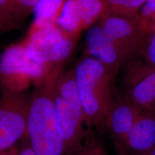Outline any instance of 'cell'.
Here are the masks:
<instances>
[{"label": "cell", "instance_id": "1", "mask_svg": "<svg viewBox=\"0 0 155 155\" xmlns=\"http://www.w3.org/2000/svg\"><path fill=\"white\" fill-rule=\"evenodd\" d=\"M74 71L88 128L106 130V120L116 96V77L101 63L86 55L77 63Z\"/></svg>", "mask_w": 155, "mask_h": 155}, {"label": "cell", "instance_id": "2", "mask_svg": "<svg viewBox=\"0 0 155 155\" xmlns=\"http://www.w3.org/2000/svg\"><path fill=\"white\" fill-rule=\"evenodd\" d=\"M62 69L35 87L30 96L27 137L34 155H67L66 143L56 119L53 98L55 80Z\"/></svg>", "mask_w": 155, "mask_h": 155}, {"label": "cell", "instance_id": "3", "mask_svg": "<svg viewBox=\"0 0 155 155\" xmlns=\"http://www.w3.org/2000/svg\"><path fill=\"white\" fill-rule=\"evenodd\" d=\"M56 119L66 143L67 155H76L88 137L86 116L77 90L74 68L62 69L53 88Z\"/></svg>", "mask_w": 155, "mask_h": 155}, {"label": "cell", "instance_id": "4", "mask_svg": "<svg viewBox=\"0 0 155 155\" xmlns=\"http://www.w3.org/2000/svg\"><path fill=\"white\" fill-rule=\"evenodd\" d=\"M62 66H51L30 58L22 42L9 45L0 55V87L24 92L29 86L44 83Z\"/></svg>", "mask_w": 155, "mask_h": 155}, {"label": "cell", "instance_id": "5", "mask_svg": "<svg viewBox=\"0 0 155 155\" xmlns=\"http://www.w3.org/2000/svg\"><path fill=\"white\" fill-rule=\"evenodd\" d=\"M79 38L53 25L30 29L22 43L29 57L34 61L51 66H62L73 53Z\"/></svg>", "mask_w": 155, "mask_h": 155}, {"label": "cell", "instance_id": "6", "mask_svg": "<svg viewBox=\"0 0 155 155\" xmlns=\"http://www.w3.org/2000/svg\"><path fill=\"white\" fill-rule=\"evenodd\" d=\"M97 23L115 42L127 62L138 57L149 34L139 14H126L108 9Z\"/></svg>", "mask_w": 155, "mask_h": 155}, {"label": "cell", "instance_id": "7", "mask_svg": "<svg viewBox=\"0 0 155 155\" xmlns=\"http://www.w3.org/2000/svg\"><path fill=\"white\" fill-rule=\"evenodd\" d=\"M30 97L25 92L2 88L0 96V150L17 146L26 135Z\"/></svg>", "mask_w": 155, "mask_h": 155}, {"label": "cell", "instance_id": "8", "mask_svg": "<svg viewBox=\"0 0 155 155\" xmlns=\"http://www.w3.org/2000/svg\"><path fill=\"white\" fill-rule=\"evenodd\" d=\"M124 66L122 94L142 111H155V65L137 57Z\"/></svg>", "mask_w": 155, "mask_h": 155}, {"label": "cell", "instance_id": "9", "mask_svg": "<svg viewBox=\"0 0 155 155\" xmlns=\"http://www.w3.org/2000/svg\"><path fill=\"white\" fill-rule=\"evenodd\" d=\"M109 9L107 0H66L56 25L67 33L79 36L100 20Z\"/></svg>", "mask_w": 155, "mask_h": 155}, {"label": "cell", "instance_id": "10", "mask_svg": "<svg viewBox=\"0 0 155 155\" xmlns=\"http://www.w3.org/2000/svg\"><path fill=\"white\" fill-rule=\"evenodd\" d=\"M142 111L123 94H116L106 123L117 155H129L128 136Z\"/></svg>", "mask_w": 155, "mask_h": 155}, {"label": "cell", "instance_id": "11", "mask_svg": "<svg viewBox=\"0 0 155 155\" xmlns=\"http://www.w3.org/2000/svg\"><path fill=\"white\" fill-rule=\"evenodd\" d=\"M86 55L101 63L115 77L127 63L119 48L98 23L87 30Z\"/></svg>", "mask_w": 155, "mask_h": 155}, {"label": "cell", "instance_id": "12", "mask_svg": "<svg viewBox=\"0 0 155 155\" xmlns=\"http://www.w3.org/2000/svg\"><path fill=\"white\" fill-rule=\"evenodd\" d=\"M155 147V111H142L128 136V154L150 151Z\"/></svg>", "mask_w": 155, "mask_h": 155}, {"label": "cell", "instance_id": "13", "mask_svg": "<svg viewBox=\"0 0 155 155\" xmlns=\"http://www.w3.org/2000/svg\"><path fill=\"white\" fill-rule=\"evenodd\" d=\"M66 0H40L33 9L34 22L30 29L56 25Z\"/></svg>", "mask_w": 155, "mask_h": 155}, {"label": "cell", "instance_id": "14", "mask_svg": "<svg viewBox=\"0 0 155 155\" xmlns=\"http://www.w3.org/2000/svg\"><path fill=\"white\" fill-rule=\"evenodd\" d=\"M148 0H107L109 10L126 14H139Z\"/></svg>", "mask_w": 155, "mask_h": 155}, {"label": "cell", "instance_id": "15", "mask_svg": "<svg viewBox=\"0 0 155 155\" xmlns=\"http://www.w3.org/2000/svg\"><path fill=\"white\" fill-rule=\"evenodd\" d=\"M15 0H0V33L14 28Z\"/></svg>", "mask_w": 155, "mask_h": 155}, {"label": "cell", "instance_id": "16", "mask_svg": "<svg viewBox=\"0 0 155 155\" xmlns=\"http://www.w3.org/2000/svg\"><path fill=\"white\" fill-rule=\"evenodd\" d=\"M40 0H15V13L13 27L19 26L32 13L35 6Z\"/></svg>", "mask_w": 155, "mask_h": 155}, {"label": "cell", "instance_id": "17", "mask_svg": "<svg viewBox=\"0 0 155 155\" xmlns=\"http://www.w3.org/2000/svg\"><path fill=\"white\" fill-rule=\"evenodd\" d=\"M138 57L146 63L155 65V30L148 34Z\"/></svg>", "mask_w": 155, "mask_h": 155}, {"label": "cell", "instance_id": "18", "mask_svg": "<svg viewBox=\"0 0 155 155\" xmlns=\"http://www.w3.org/2000/svg\"><path fill=\"white\" fill-rule=\"evenodd\" d=\"M139 15L146 25L149 33L155 30V0H148L140 9Z\"/></svg>", "mask_w": 155, "mask_h": 155}, {"label": "cell", "instance_id": "19", "mask_svg": "<svg viewBox=\"0 0 155 155\" xmlns=\"http://www.w3.org/2000/svg\"><path fill=\"white\" fill-rule=\"evenodd\" d=\"M99 141L96 135L91 131L76 155H99L98 153Z\"/></svg>", "mask_w": 155, "mask_h": 155}, {"label": "cell", "instance_id": "20", "mask_svg": "<svg viewBox=\"0 0 155 155\" xmlns=\"http://www.w3.org/2000/svg\"><path fill=\"white\" fill-rule=\"evenodd\" d=\"M20 142L19 155H34L31 149L30 141L27 137V134L20 141Z\"/></svg>", "mask_w": 155, "mask_h": 155}, {"label": "cell", "instance_id": "21", "mask_svg": "<svg viewBox=\"0 0 155 155\" xmlns=\"http://www.w3.org/2000/svg\"><path fill=\"white\" fill-rule=\"evenodd\" d=\"M19 147L15 146L7 150H0V155H19Z\"/></svg>", "mask_w": 155, "mask_h": 155}, {"label": "cell", "instance_id": "22", "mask_svg": "<svg viewBox=\"0 0 155 155\" xmlns=\"http://www.w3.org/2000/svg\"><path fill=\"white\" fill-rule=\"evenodd\" d=\"M98 153H99V155H109L101 141L98 144Z\"/></svg>", "mask_w": 155, "mask_h": 155}, {"label": "cell", "instance_id": "23", "mask_svg": "<svg viewBox=\"0 0 155 155\" xmlns=\"http://www.w3.org/2000/svg\"><path fill=\"white\" fill-rule=\"evenodd\" d=\"M134 155H155V147L151 150L147 151L146 152L141 153V154H134Z\"/></svg>", "mask_w": 155, "mask_h": 155}]
</instances>
